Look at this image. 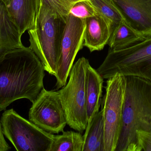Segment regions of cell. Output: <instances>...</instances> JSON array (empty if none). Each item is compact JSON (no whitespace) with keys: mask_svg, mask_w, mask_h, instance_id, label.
I'll use <instances>...</instances> for the list:
<instances>
[{"mask_svg":"<svg viewBox=\"0 0 151 151\" xmlns=\"http://www.w3.org/2000/svg\"><path fill=\"white\" fill-rule=\"evenodd\" d=\"M88 60L82 57L73 65L68 83L58 90L67 124L81 133L88 125L86 110V78Z\"/></svg>","mask_w":151,"mask_h":151,"instance_id":"5","label":"cell"},{"mask_svg":"<svg viewBox=\"0 0 151 151\" xmlns=\"http://www.w3.org/2000/svg\"><path fill=\"white\" fill-rule=\"evenodd\" d=\"M70 13L81 19H85L97 14L89 0H81L74 4Z\"/></svg>","mask_w":151,"mask_h":151,"instance_id":"19","label":"cell"},{"mask_svg":"<svg viewBox=\"0 0 151 151\" xmlns=\"http://www.w3.org/2000/svg\"><path fill=\"white\" fill-rule=\"evenodd\" d=\"M83 151H105L104 128L102 110L88 123L83 135Z\"/></svg>","mask_w":151,"mask_h":151,"instance_id":"14","label":"cell"},{"mask_svg":"<svg viewBox=\"0 0 151 151\" xmlns=\"http://www.w3.org/2000/svg\"><path fill=\"white\" fill-rule=\"evenodd\" d=\"M81 0H40V4L50 10L53 13L67 17L74 4Z\"/></svg>","mask_w":151,"mask_h":151,"instance_id":"18","label":"cell"},{"mask_svg":"<svg viewBox=\"0 0 151 151\" xmlns=\"http://www.w3.org/2000/svg\"><path fill=\"white\" fill-rule=\"evenodd\" d=\"M104 79L89 64L87 69L86 110L88 123L99 111L102 100Z\"/></svg>","mask_w":151,"mask_h":151,"instance_id":"13","label":"cell"},{"mask_svg":"<svg viewBox=\"0 0 151 151\" xmlns=\"http://www.w3.org/2000/svg\"><path fill=\"white\" fill-rule=\"evenodd\" d=\"M126 78L121 130L115 151H140L137 132L151 134V81Z\"/></svg>","mask_w":151,"mask_h":151,"instance_id":"2","label":"cell"},{"mask_svg":"<svg viewBox=\"0 0 151 151\" xmlns=\"http://www.w3.org/2000/svg\"><path fill=\"white\" fill-rule=\"evenodd\" d=\"M85 26V19L76 17L71 13L67 16L57 66L56 90L66 85L76 55L83 47Z\"/></svg>","mask_w":151,"mask_h":151,"instance_id":"8","label":"cell"},{"mask_svg":"<svg viewBox=\"0 0 151 151\" xmlns=\"http://www.w3.org/2000/svg\"><path fill=\"white\" fill-rule=\"evenodd\" d=\"M45 71L30 47L6 54L0 60V111L18 99L33 103L44 87Z\"/></svg>","mask_w":151,"mask_h":151,"instance_id":"1","label":"cell"},{"mask_svg":"<svg viewBox=\"0 0 151 151\" xmlns=\"http://www.w3.org/2000/svg\"><path fill=\"white\" fill-rule=\"evenodd\" d=\"M123 19L146 39L151 37V0H112Z\"/></svg>","mask_w":151,"mask_h":151,"instance_id":"10","label":"cell"},{"mask_svg":"<svg viewBox=\"0 0 151 151\" xmlns=\"http://www.w3.org/2000/svg\"><path fill=\"white\" fill-rule=\"evenodd\" d=\"M83 135L80 132L63 131L62 135H54L50 151H83Z\"/></svg>","mask_w":151,"mask_h":151,"instance_id":"16","label":"cell"},{"mask_svg":"<svg viewBox=\"0 0 151 151\" xmlns=\"http://www.w3.org/2000/svg\"><path fill=\"white\" fill-rule=\"evenodd\" d=\"M83 47L91 52L102 50L111 36L110 27L100 15L96 14L85 19Z\"/></svg>","mask_w":151,"mask_h":151,"instance_id":"11","label":"cell"},{"mask_svg":"<svg viewBox=\"0 0 151 151\" xmlns=\"http://www.w3.org/2000/svg\"><path fill=\"white\" fill-rule=\"evenodd\" d=\"M4 136L18 151H50L55 135L21 117L13 109L1 118Z\"/></svg>","mask_w":151,"mask_h":151,"instance_id":"6","label":"cell"},{"mask_svg":"<svg viewBox=\"0 0 151 151\" xmlns=\"http://www.w3.org/2000/svg\"><path fill=\"white\" fill-rule=\"evenodd\" d=\"M97 14L100 15L110 27L111 34L123 20L122 15L112 0H89Z\"/></svg>","mask_w":151,"mask_h":151,"instance_id":"17","label":"cell"},{"mask_svg":"<svg viewBox=\"0 0 151 151\" xmlns=\"http://www.w3.org/2000/svg\"><path fill=\"white\" fill-rule=\"evenodd\" d=\"M29 120L48 133H63L67 121L58 91L43 87L32 103Z\"/></svg>","mask_w":151,"mask_h":151,"instance_id":"9","label":"cell"},{"mask_svg":"<svg viewBox=\"0 0 151 151\" xmlns=\"http://www.w3.org/2000/svg\"><path fill=\"white\" fill-rule=\"evenodd\" d=\"M140 151H151V134L144 131L137 132Z\"/></svg>","mask_w":151,"mask_h":151,"instance_id":"20","label":"cell"},{"mask_svg":"<svg viewBox=\"0 0 151 151\" xmlns=\"http://www.w3.org/2000/svg\"><path fill=\"white\" fill-rule=\"evenodd\" d=\"M146 40L132 28L124 19L116 27L110 36L107 44L109 49L119 50L131 47Z\"/></svg>","mask_w":151,"mask_h":151,"instance_id":"15","label":"cell"},{"mask_svg":"<svg viewBox=\"0 0 151 151\" xmlns=\"http://www.w3.org/2000/svg\"><path fill=\"white\" fill-rule=\"evenodd\" d=\"M66 19L67 17L53 13L40 4L34 27L28 31L30 48L41 61L45 71L55 77Z\"/></svg>","mask_w":151,"mask_h":151,"instance_id":"3","label":"cell"},{"mask_svg":"<svg viewBox=\"0 0 151 151\" xmlns=\"http://www.w3.org/2000/svg\"><path fill=\"white\" fill-rule=\"evenodd\" d=\"M11 147L4 139V135L3 132L1 122V119H0V151H9Z\"/></svg>","mask_w":151,"mask_h":151,"instance_id":"21","label":"cell"},{"mask_svg":"<svg viewBox=\"0 0 151 151\" xmlns=\"http://www.w3.org/2000/svg\"><path fill=\"white\" fill-rule=\"evenodd\" d=\"M96 70L104 79H107L119 74L151 81V37L126 48L109 49L105 59Z\"/></svg>","mask_w":151,"mask_h":151,"instance_id":"4","label":"cell"},{"mask_svg":"<svg viewBox=\"0 0 151 151\" xmlns=\"http://www.w3.org/2000/svg\"><path fill=\"white\" fill-rule=\"evenodd\" d=\"M21 37L10 19L5 5L0 1V60L9 52L24 46Z\"/></svg>","mask_w":151,"mask_h":151,"instance_id":"12","label":"cell"},{"mask_svg":"<svg viewBox=\"0 0 151 151\" xmlns=\"http://www.w3.org/2000/svg\"><path fill=\"white\" fill-rule=\"evenodd\" d=\"M126 76L116 74L107 79L101 100L104 128L105 151H115L121 130Z\"/></svg>","mask_w":151,"mask_h":151,"instance_id":"7","label":"cell"}]
</instances>
